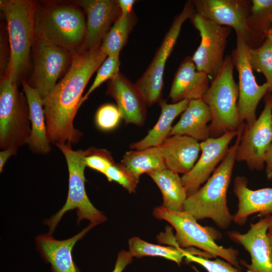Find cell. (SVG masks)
I'll list each match as a JSON object with an SVG mask.
<instances>
[{"instance_id":"6da1fadb","label":"cell","mask_w":272,"mask_h":272,"mask_svg":"<svg viewBox=\"0 0 272 272\" xmlns=\"http://www.w3.org/2000/svg\"><path fill=\"white\" fill-rule=\"evenodd\" d=\"M107 56L100 46L73 54L66 73L43 99L50 143L76 144L82 137L75 128L74 119L87 84Z\"/></svg>"},{"instance_id":"7a4b0ae2","label":"cell","mask_w":272,"mask_h":272,"mask_svg":"<svg viewBox=\"0 0 272 272\" xmlns=\"http://www.w3.org/2000/svg\"><path fill=\"white\" fill-rule=\"evenodd\" d=\"M244 128L239 130L235 143L205 184L187 195L183 211L196 221L210 219L222 229H227L233 221L227 204V193Z\"/></svg>"},{"instance_id":"3957f363","label":"cell","mask_w":272,"mask_h":272,"mask_svg":"<svg viewBox=\"0 0 272 272\" xmlns=\"http://www.w3.org/2000/svg\"><path fill=\"white\" fill-rule=\"evenodd\" d=\"M37 5L29 0H1L0 8L7 23L10 53L5 72L17 82L27 68L35 37Z\"/></svg>"},{"instance_id":"277c9868","label":"cell","mask_w":272,"mask_h":272,"mask_svg":"<svg viewBox=\"0 0 272 272\" xmlns=\"http://www.w3.org/2000/svg\"><path fill=\"white\" fill-rule=\"evenodd\" d=\"M84 14L72 5L37 6L34 38L63 48L72 54L81 50L85 37Z\"/></svg>"},{"instance_id":"5b68a950","label":"cell","mask_w":272,"mask_h":272,"mask_svg":"<svg viewBox=\"0 0 272 272\" xmlns=\"http://www.w3.org/2000/svg\"><path fill=\"white\" fill-rule=\"evenodd\" d=\"M234 67L231 56L226 55L222 67L201 99L212 115L210 137L238 131L245 124L241 121L239 115L238 86L233 76Z\"/></svg>"},{"instance_id":"8992f818","label":"cell","mask_w":272,"mask_h":272,"mask_svg":"<svg viewBox=\"0 0 272 272\" xmlns=\"http://www.w3.org/2000/svg\"><path fill=\"white\" fill-rule=\"evenodd\" d=\"M63 154L69 171V191L63 207L51 218L45 221L52 233L63 215L67 211L76 209L78 224L83 219L96 225L105 221L106 217L95 208L88 198L85 191L84 171L86 150H74L70 144L55 145Z\"/></svg>"},{"instance_id":"52a82bcc","label":"cell","mask_w":272,"mask_h":272,"mask_svg":"<svg viewBox=\"0 0 272 272\" xmlns=\"http://www.w3.org/2000/svg\"><path fill=\"white\" fill-rule=\"evenodd\" d=\"M153 215L157 219L167 221L174 228L175 247H195L213 257H222L236 267L240 268L238 260V251L217 244L215 241V237L209 229L199 225L189 213L184 211H171L162 206L154 209Z\"/></svg>"},{"instance_id":"ba28073f","label":"cell","mask_w":272,"mask_h":272,"mask_svg":"<svg viewBox=\"0 0 272 272\" xmlns=\"http://www.w3.org/2000/svg\"><path fill=\"white\" fill-rule=\"evenodd\" d=\"M19 92L17 82L7 75L0 83V148L18 149L27 144L31 134L29 109Z\"/></svg>"},{"instance_id":"9c48e42d","label":"cell","mask_w":272,"mask_h":272,"mask_svg":"<svg viewBox=\"0 0 272 272\" xmlns=\"http://www.w3.org/2000/svg\"><path fill=\"white\" fill-rule=\"evenodd\" d=\"M195 13L192 1L186 2L181 13L174 19L152 62L135 84L149 107L161 100L166 61L176 43L182 25Z\"/></svg>"},{"instance_id":"30bf717a","label":"cell","mask_w":272,"mask_h":272,"mask_svg":"<svg viewBox=\"0 0 272 272\" xmlns=\"http://www.w3.org/2000/svg\"><path fill=\"white\" fill-rule=\"evenodd\" d=\"M250 47L239 34H236V47L231 56L238 73L239 115L241 121L247 126L251 125L256 120L258 104L268 91L266 82L260 85L256 81L249 60Z\"/></svg>"},{"instance_id":"8fae6325","label":"cell","mask_w":272,"mask_h":272,"mask_svg":"<svg viewBox=\"0 0 272 272\" xmlns=\"http://www.w3.org/2000/svg\"><path fill=\"white\" fill-rule=\"evenodd\" d=\"M190 19L201 38L200 44L191 57L192 61L197 70L206 74L212 81L222 67L232 28L213 23L197 13Z\"/></svg>"},{"instance_id":"7c38bea8","label":"cell","mask_w":272,"mask_h":272,"mask_svg":"<svg viewBox=\"0 0 272 272\" xmlns=\"http://www.w3.org/2000/svg\"><path fill=\"white\" fill-rule=\"evenodd\" d=\"M272 143V94L265 99L263 109L250 126H245L237 150L236 161L245 162L252 171L265 167V156Z\"/></svg>"},{"instance_id":"4fadbf2b","label":"cell","mask_w":272,"mask_h":272,"mask_svg":"<svg viewBox=\"0 0 272 272\" xmlns=\"http://www.w3.org/2000/svg\"><path fill=\"white\" fill-rule=\"evenodd\" d=\"M34 71L32 87L44 99L57 84L58 79L70 66L73 54L67 50L34 38Z\"/></svg>"},{"instance_id":"5bb4252c","label":"cell","mask_w":272,"mask_h":272,"mask_svg":"<svg viewBox=\"0 0 272 272\" xmlns=\"http://www.w3.org/2000/svg\"><path fill=\"white\" fill-rule=\"evenodd\" d=\"M196 13L216 24L234 29L251 48L253 37L248 27L251 2L249 0H193Z\"/></svg>"},{"instance_id":"9a60e30c","label":"cell","mask_w":272,"mask_h":272,"mask_svg":"<svg viewBox=\"0 0 272 272\" xmlns=\"http://www.w3.org/2000/svg\"><path fill=\"white\" fill-rule=\"evenodd\" d=\"M238 131L217 138L210 137L199 143L200 157L191 170L181 177L188 195L197 191L211 176L225 157L230 144L237 137Z\"/></svg>"},{"instance_id":"2e32d148","label":"cell","mask_w":272,"mask_h":272,"mask_svg":"<svg viewBox=\"0 0 272 272\" xmlns=\"http://www.w3.org/2000/svg\"><path fill=\"white\" fill-rule=\"evenodd\" d=\"M74 3L84 9L87 16L85 37L81 50L99 47L111 25L121 16L117 1L81 0Z\"/></svg>"},{"instance_id":"e0dca14e","label":"cell","mask_w":272,"mask_h":272,"mask_svg":"<svg viewBox=\"0 0 272 272\" xmlns=\"http://www.w3.org/2000/svg\"><path fill=\"white\" fill-rule=\"evenodd\" d=\"M268 216L251 223L245 233L237 231L228 233L231 240L241 245L249 253L251 263L243 262L247 272H272V250L266 235Z\"/></svg>"},{"instance_id":"ac0fdd59","label":"cell","mask_w":272,"mask_h":272,"mask_svg":"<svg viewBox=\"0 0 272 272\" xmlns=\"http://www.w3.org/2000/svg\"><path fill=\"white\" fill-rule=\"evenodd\" d=\"M106 94L115 100L125 124L144 125L147 105L135 84L131 83L119 72L109 80Z\"/></svg>"},{"instance_id":"d6986e66","label":"cell","mask_w":272,"mask_h":272,"mask_svg":"<svg viewBox=\"0 0 272 272\" xmlns=\"http://www.w3.org/2000/svg\"><path fill=\"white\" fill-rule=\"evenodd\" d=\"M95 226L90 224L75 236L64 240H56L50 233L37 237L38 251L43 259L50 264L52 272H80L73 260L72 249L76 242Z\"/></svg>"},{"instance_id":"ffe728a7","label":"cell","mask_w":272,"mask_h":272,"mask_svg":"<svg viewBox=\"0 0 272 272\" xmlns=\"http://www.w3.org/2000/svg\"><path fill=\"white\" fill-rule=\"evenodd\" d=\"M247 185L245 177L237 176L234 178L233 192L238 203L233 221L239 225L244 224L253 214L259 213L261 217L272 214V188L252 190Z\"/></svg>"},{"instance_id":"44dd1931","label":"cell","mask_w":272,"mask_h":272,"mask_svg":"<svg viewBox=\"0 0 272 272\" xmlns=\"http://www.w3.org/2000/svg\"><path fill=\"white\" fill-rule=\"evenodd\" d=\"M209 76L197 70L190 56L181 62L175 74L169 97L173 103L201 99L209 88Z\"/></svg>"},{"instance_id":"7402d4cb","label":"cell","mask_w":272,"mask_h":272,"mask_svg":"<svg viewBox=\"0 0 272 272\" xmlns=\"http://www.w3.org/2000/svg\"><path fill=\"white\" fill-rule=\"evenodd\" d=\"M158 146L167 169L183 175L193 168L200 151L199 143L184 135L170 136Z\"/></svg>"},{"instance_id":"603a6c76","label":"cell","mask_w":272,"mask_h":272,"mask_svg":"<svg viewBox=\"0 0 272 272\" xmlns=\"http://www.w3.org/2000/svg\"><path fill=\"white\" fill-rule=\"evenodd\" d=\"M31 122V134L28 144L31 150L36 154L45 155L50 152L51 147L48 139L43 98L36 89L25 81L22 82Z\"/></svg>"},{"instance_id":"cb8c5ba5","label":"cell","mask_w":272,"mask_h":272,"mask_svg":"<svg viewBox=\"0 0 272 272\" xmlns=\"http://www.w3.org/2000/svg\"><path fill=\"white\" fill-rule=\"evenodd\" d=\"M212 115L208 106L202 99L189 101L179 120L172 128L169 137L184 135L197 141H203L210 137L209 125Z\"/></svg>"},{"instance_id":"d4e9b609","label":"cell","mask_w":272,"mask_h":272,"mask_svg":"<svg viewBox=\"0 0 272 272\" xmlns=\"http://www.w3.org/2000/svg\"><path fill=\"white\" fill-rule=\"evenodd\" d=\"M189 100H184L177 103H167L161 100L159 103L161 114L153 127L141 140L130 145L131 150H142L158 146L169 137L172 124L175 119L187 108Z\"/></svg>"},{"instance_id":"484cf974","label":"cell","mask_w":272,"mask_h":272,"mask_svg":"<svg viewBox=\"0 0 272 272\" xmlns=\"http://www.w3.org/2000/svg\"><path fill=\"white\" fill-rule=\"evenodd\" d=\"M148 175L157 184L162 193V206L173 211H183L184 203L188 194L179 174L165 169Z\"/></svg>"},{"instance_id":"4316f807","label":"cell","mask_w":272,"mask_h":272,"mask_svg":"<svg viewBox=\"0 0 272 272\" xmlns=\"http://www.w3.org/2000/svg\"><path fill=\"white\" fill-rule=\"evenodd\" d=\"M120 163L139 178L144 173L167 169L158 146L126 152Z\"/></svg>"},{"instance_id":"83f0119b","label":"cell","mask_w":272,"mask_h":272,"mask_svg":"<svg viewBox=\"0 0 272 272\" xmlns=\"http://www.w3.org/2000/svg\"><path fill=\"white\" fill-rule=\"evenodd\" d=\"M251 2L247 23L255 48L264 41L272 25V0H251Z\"/></svg>"},{"instance_id":"f1b7e54d","label":"cell","mask_w":272,"mask_h":272,"mask_svg":"<svg viewBox=\"0 0 272 272\" xmlns=\"http://www.w3.org/2000/svg\"><path fill=\"white\" fill-rule=\"evenodd\" d=\"M135 22V18L132 12L126 17L120 16L114 23L104 36L100 46L101 49L107 56H119Z\"/></svg>"},{"instance_id":"f546056e","label":"cell","mask_w":272,"mask_h":272,"mask_svg":"<svg viewBox=\"0 0 272 272\" xmlns=\"http://www.w3.org/2000/svg\"><path fill=\"white\" fill-rule=\"evenodd\" d=\"M128 251L137 258L143 256H159L172 260L180 265L185 253L189 250L176 247L164 246L147 242L138 237H133L128 240Z\"/></svg>"},{"instance_id":"4dcf8cb0","label":"cell","mask_w":272,"mask_h":272,"mask_svg":"<svg viewBox=\"0 0 272 272\" xmlns=\"http://www.w3.org/2000/svg\"><path fill=\"white\" fill-rule=\"evenodd\" d=\"M249 60L253 71L263 75L268 86V93L272 94V41L265 39L260 46L250 47Z\"/></svg>"},{"instance_id":"1f68e13d","label":"cell","mask_w":272,"mask_h":272,"mask_svg":"<svg viewBox=\"0 0 272 272\" xmlns=\"http://www.w3.org/2000/svg\"><path fill=\"white\" fill-rule=\"evenodd\" d=\"M119 56H107L98 69L95 78L86 94L82 98L80 107L90 95L102 83L114 78L119 73Z\"/></svg>"},{"instance_id":"d6a6232c","label":"cell","mask_w":272,"mask_h":272,"mask_svg":"<svg viewBox=\"0 0 272 272\" xmlns=\"http://www.w3.org/2000/svg\"><path fill=\"white\" fill-rule=\"evenodd\" d=\"M206 256V253L200 250L191 247L185 253V258L188 262H194L203 266L208 272H239L238 268L229 262L220 259L211 260Z\"/></svg>"},{"instance_id":"836d02e7","label":"cell","mask_w":272,"mask_h":272,"mask_svg":"<svg viewBox=\"0 0 272 272\" xmlns=\"http://www.w3.org/2000/svg\"><path fill=\"white\" fill-rule=\"evenodd\" d=\"M104 175L109 181L118 183L128 192H135L140 178L121 163H115L107 169Z\"/></svg>"},{"instance_id":"e575fe53","label":"cell","mask_w":272,"mask_h":272,"mask_svg":"<svg viewBox=\"0 0 272 272\" xmlns=\"http://www.w3.org/2000/svg\"><path fill=\"white\" fill-rule=\"evenodd\" d=\"M122 119L116 106L106 104L97 110L95 121L97 127L103 131H110L116 128Z\"/></svg>"},{"instance_id":"d590c367","label":"cell","mask_w":272,"mask_h":272,"mask_svg":"<svg viewBox=\"0 0 272 272\" xmlns=\"http://www.w3.org/2000/svg\"><path fill=\"white\" fill-rule=\"evenodd\" d=\"M86 166L103 174L115 162L110 152L104 149L90 148L86 150Z\"/></svg>"},{"instance_id":"8d00e7d4","label":"cell","mask_w":272,"mask_h":272,"mask_svg":"<svg viewBox=\"0 0 272 272\" xmlns=\"http://www.w3.org/2000/svg\"><path fill=\"white\" fill-rule=\"evenodd\" d=\"M133 256L129 252L121 250L118 253L114 268L112 272H122L125 267L130 263Z\"/></svg>"},{"instance_id":"74e56055","label":"cell","mask_w":272,"mask_h":272,"mask_svg":"<svg viewBox=\"0 0 272 272\" xmlns=\"http://www.w3.org/2000/svg\"><path fill=\"white\" fill-rule=\"evenodd\" d=\"M117 2L121 11V16L126 17L132 12V7L136 1L134 0H117Z\"/></svg>"},{"instance_id":"f35d334b","label":"cell","mask_w":272,"mask_h":272,"mask_svg":"<svg viewBox=\"0 0 272 272\" xmlns=\"http://www.w3.org/2000/svg\"><path fill=\"white\" fill-rule=\"evenodd\" d=\"M265 171L266 177L269 180L272 179V143L265 156Z\"/></svg>"},{"instance_id":"ab89813d","label":"cell","mask_w":272,"mask_h":272,"mask_svg":"<svg viewBox=\"0 0 272 272\" xmlns=\"http://www.w3.org/2000/svg\"><path fill=\"white\" fill-rule=\"evenodd\" d=\"M18 149L14 148H9L3 150L0 152V172H2L6 163L10 157L14 155Z\"/></svg>"},{"instance_id":"60d3db41","label":"cell","mask_w":272,"mask_h":272,"mask_svg":"<svg viewBox=\"0 0 272 272\" xmlns=\"http://www.w3.org/2000/svg\"><path fill=\"white\" fill-rule=\"evenodd\" d=\"M266 235L272 250V214L268 216V226Z\"/></svg>"},{"instance_id":"b9f144b4","label":"cell","mask_w":272,"mask_h":272,"mask_svg":"<svg viewBox=\"0 0 272 272\" xmlns=\"http://www.w3.org/2000/svg\"><path fill=\"white\" fill-rule=\"evenodd\" d=\"M266 39L272 41V25L268 31Z\"/></svg>"}]
</instances>
